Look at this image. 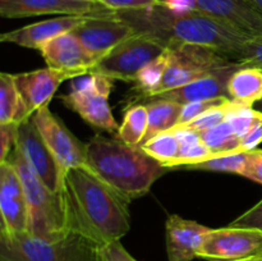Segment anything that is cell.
Segmentation results:
<instances>
[{"label":"cell","mask_w":262,"mask_h":261,"mask_svg":"<svg viewBox=\"0 0 262 261\" xmlns=\"http://www.w3.org/2000/svg\"><path fill=\"white\" fill-rule=\"evenodd\" d=\"M61 192L71 233L105 246L129 232L130 201L86 166L66 171Z\"/></svg>","instance_id":"6da1fadb"},{"label":"cell","mask_w":262,"mask_h":261,"mask_svg":"<svg viewBox=\"0 0 262 261\" xmlns=\"http://www.w3.org/2000/svg\"><path fill=\"white\" fill-rule=\"evenodd\" d=\"M115 14L136 33L150 36L164 46L173 42L207 46L225 54L232 61L243 42L251 38L199 10L173 12L155 5L143 9L118 10Z\"/></svg>","instance_id":"7a4b0ae2"},{"label":"cell","mask_w":262,"mask_h":261,"mask_svg":"<svg viewBox=\"0 0 262 261\" xmlns=\"http://www.w3.org/2000/svg\"><path fill=\"white\" fill-rule=\"evenodd\" d=\"M86 168L129 201L147 194L154 183L169 170L141 146L101 135L86 143Z\"/></svg>","instance_id":"3957f363"},{"label":"cell","mask_w":262,"mask_h":261,"mask_svg":"<svg viewBox=\"0 0 262 261\" xmlns=\"http://www.w3.org/2000/svg\"><path fill=\"white\" fill-rule=\"evenodd\" d=\"M17 169L25 187L28 209L27 234L43 241L63 240L71 234L63 192H54L33 174L14 147L7 159Z\"/></svg>","instance_id":"277c9868"},{"label":"cell","mask_w":262,"mask_h":261,"mask_svg":"<svg viewBox=\"0 0 262 261\" xmlns=\"http://www.w3.org/2000/svg\"><path fill=\"white\" fill-rule=\"evenodd\" d=\"M0 261H105L102 246L71 233L63 240L43 241L27 234L0 233Z\"/></svg>","instance_id":"5b68a950"},{"label":"cell","mask_w":262,"mask_h":261,"mask_svg":"<svg viewBox=\"0 0 262 261\" xmlns=\"http://www.w3.org/2000/svg\"><path fill=\"white\" fill-rule=\"evenodd\" d=\"M166 54H168L166 69L152 96L183 87L184 84L220 67L232 63V60L225 54L212 48L194 45V44H169L166 46Z\"/></svg>","instance_id":"8992f818"},{"label":"cell","mask_w":262,"mask_h":261,"mask_svg":"<svg viewBox=\"0 0 262 261\" xmlns=\"http://www.w3.org/2000/svg\"><path fill=\"white\" fill-rule=\"evenodd\" d=\"M72 90L60 97L64 106L77 113L86 123L107 132H118L119 125L112 113L109 99L113 79L89 73L72 79Z\"/></svg>","instance_id":"52a82bcc"},{"label":"cell","mask_w":262,"mask_h":261,"mask_svg":"<svg viewBox=\"0 0 262 261\" xmlns=\"http://www.w3.org/2000/svg\"><path fill=\"white\" fill-rule=\"evenodd\" d=\"M166 46L150 36L136 33L115 46L95 64L91 73L101 74L113 81L133 82L147 64L163 55Z\"/></svg>","instance_id":"ba28073f"},{"label":"cell","mask_w":262,"mask_h":261,"mask_svg":"<svg viewBox=\"0 0 262 261\" xmlns=\"http://www.w3.org/2000/svg\"><path fill=\"white\" fill-rule=\"evenodd\" d=\"M14 147L19 151L33 174L48 188L54 192H61L66 171L46 145L33 122L32 115L18 124Z\"/></svg>","instance_id":"9c48e42d"},{"label":"cell","mask_w":262,"mask_h":261,"mask_svg":"<svg viewBox=\"0 0 262 261\" xmlns=\"http://www.w3.org/2000/svg\"><path fill=\"white\" fill-rule=\"evenodd\" d=\"M262 256V232L247 228L210 229L197 257L207 261H242Z\"/></svg>","instance_id":"30bf717a"},{"label":"cell","mask_w":262,"mask_h":261,"mask_svg":"<svg viewBox=\"0 0 262 261\" xmlns=\"http://www.w3.org/2000/svg\"><path fill=\"white\" fill-rule=\"evenodd\" d=\"M32 119L64 171L86 166V145L49 110V106L36 112Z\"/></svg>","instance_id":"8fae6325"},{"label":"cell","mask_w":262,"mask_h":261,"mask_svg":"<svg viewBox=\"0 0 262 261\" xmlns=\"http://www.w3.org/2000/svg\"><path fill=\"white\" fill-rule=\"evenodd\" d=\"M72 32L83 44L96 63L115 46L136 35V31L118 18L115 12L110 15H90Z\"/></svg>","instance_id":"7c38bea8"},{"label":"cell","mask_w":262,"mask_h":261,"mask_svg":"<svg viewBox=\"0 0 262 261\" xmlns=\"http://www.w3.org/2000/svg\"><path fill=\"white\" fill-rule=\"evenodd\" d=\"M0 233L25 234L28 228V209L25 187L14 165L0 163Z\"/></svg>","instance_id":"4fadbf2b"},{"label":"cell","mask_w":262,"mask_h":261,"mask_svg":"<svg viewBox=\"0 0 262 261\" xmlns=\"http://www.w3.org/2000/svg\"><path fill=\"white\" fill-rule=\"evenodd\" d=\"M114 12L101 3L83 0H0V15L9 19L43 14L110 15Z\"/></svg>","instance_id":"5bb4252c"},{"label":"cell","mask_w":262,"mask_h":261,"mask_svg":"<svg viewBox=\"0 0 262 261\" xmlns=\"http://www.w3.org/2000/svg\"><path fill=\"white\" fill-rule=\"evenodd\" d=\"M196 10L248 36H262V12L250 0H196Z\"/></svg>","instance_id":"9a60e30c"},{"label":"cell","mask_w":262,"mask_h":261,"mask_svg":"<svg viewBox=\"0 0 262 261\" xmlns=\"http://www.w3.org/2000/svg\"><path fill=\"white\" fill-rule=\"evenodd\" d=\"M49 68L64 72L72 79L91 73L96 61L94 60L83 44L73 32H67L53 38L41 48Z\"/></svg>","instance_id":"2e32d148"},{"label":"cell","mask_w":262,"mask_h":261,"mask_svg":"<svg viewBox=\"0 0 262 261\" xmlns=\"http://www.w3.org/2000/svg\"><path fill=\"white\" fill-rule=\"evenodd\" d=\"M242 67V64L237 61L227 64L224 67L215 69L189 83L184 84L179 89L170 90V91L163 92V94L155 95L150 99H163L171 100V101L181 102V104H188L193 101H202V100H212L225 97L230 99L229 92H228V83H229L230 77L233 76L235 71Z\"/></svg>","instance_id":"e0dca14e"},{"label":"cell","mask_w":262,"mask_h":261,"mask_svg":"<svg viewBox=\"0 0 262 261\" xmlns=\"http://www.w3.org/2000/svg\"><path fill=\"white\" fill-rule=\"evenodd\" d=\"M67 79L72 77L49 67L14 74L15 84L30 115L49 106L59 86Z\"/></svg>","instance_id":"ac0fdd59"},{"label":"cell","mask_w":262,"mask_h":261,"mask_svg":"<svg viewBox=\"0 0 262 261\" xmlns=\"http://www.w3.org/2000/svg\"><path fill=\"white\" fill-rule=\"evenodd\" d=\"M210 229L194 220L170 215L165 223L168 261H193Z\"/></svg>","instance_id":"d6986e66"},{"label":"cell","mask_w":262,"mask_h":261,"mask_svg":"<svg viewBox=\"0 0 262 261\" xmlns=\"http://www.w3.org/2000/svg\"><path fill=\"white\" fill-rule=\"evenodd\" d=\"M90 15H61L53 19L41 20L14 31H9L0 36L2 42L15 44L33 50H41L46 42L53 38L72 32Z\"/></svg>","instance_id":"ffe728a7"},{"label":"cell","mask_w":262,"mask_h":261,"mask_svg":"<svg viewBox=\"0 0 262 261\" xmlns=\"http://www.w3.org/2000/svg\"><path fill=\"white\" fill-rule=\"evenodd\" d=\"M230 100L246 106H255L262 100V71L255 67H241L228 83Z\"/></svg>","instance_id":"44dd1931"},{"label":"cell","mask_w":262,"mask_h":261,"mask_svg":"<svg viewBox=\"0 0 262 261\" xmlns=\"http://www.w3.org/2000/svg\"><path fill=\"white\" fill-rule=\"evenodd\" d=\"M146 101H147L145 105L147 107L148 125L142 143L158 136L159 133L176 128L183 109V104L171 100L150 99Z\"/></svg>","instance_id":"7402d4cb"},{"label":"cell","mask_w":262,"mask_h":261,"mask_svg":"<svg viewBox=\"0 0 262 261\" xmlns=\"http://www.w3.org/2000/svg\"><path fill=\"white\" fill-rule=\"evenodd\" d=\"M30 117L15 84L14 74L0 73V124H20Z\"/></svg>","instance_id":"603a6c76"},{"label":"cell","mask_w":262,"mask_h":261,"mask_svg":"<svg viewBox=\"0 0 262 261\" xmlns=\"http://www.w3.org/2000/svg\"><path fill=\"white\" fill-rule=\"evenodd\" d=\"M170 130L176 132V135L178 136L181 150L176 160L169 165V169L177 168V166L194 165V164L207 161L214 158L210 148L202 142L199 132L183 129V128H173Z\"/></svg>","instance_id":"cb8c5ba5"},{"label":"cell","mask_w":262,"mask_h":261,"mask_svg":"<svg viewBox=\"0 0 262 261\" xmlns=\"http://www.w3.org/2000/svg\"><path fill=\"white\" fill-rule=\"evenodd\" d=\"M148 117L145 104H132L124 113L117 138L130 146H141L147 132Z\"/></svg>","instance_id":"d4e9b609"},{"label":"cell","mask_w":262,"mask_h":261,"mask_svg":"<svg viewBox=\"0 0 262 261\" xmlns=\"http://www.w3.org/2000/svg\"><path fill=\"white\" fill-rule=\"evenodd\" d=\"M199 133L201 136L202 142L210 148L214 158L239 153L241 138L233 130L228 120L220 123L216 127Z\"/></svg>","instance_id":"484cf974"},{"label":"cell","mask_w":262,"mask_h":261,"mask_svg":"<svg viewBox=\"0 0 262 261\" xmlns=\"http://www.w3.org/2000/svg\"><path fill=\"white\" fill-rule=\"evenodd\" d=\"M141 147L151 158L158 160L159 163H161L168 169L169 165L176 160V158L179 154V150H181L178 136L173 130H166V132L159 133L158 136L142 143Z\"/></svg>","instance_id":"4316f807"},{"label":"cell","mask_w":262,"mask_h":261,"mask_svg":"<svg viewBox=\"0 0 262 261\" xmlns=\"http://www.w3.org/2000/svg\"><path fill=\"white\" fill-rule=\"evenodd\" d=\"M248 151L246 153L232 154V155L215 156L207 161L194 164V165L184 166L189 170H206V171H220V173H232L241 176L247 160Z\"/></svg>","instance_id":"83f0119b"},{"label":"cell","mask_w":262,"mask_h":261,"mask_svg":"<svg viewBox=\"0 0 262 261\" xmlns=\"http://www.w3.org/2000/svg\"><path fill=\"white\" fill-rule=\"evenodd\" d=\"M234 105L235 102L233 101V100H228L224 104L217 105V106L207 110L206 113H204V114H201L200 117H197L196 119L191 120V122L186 123V124L178 125V127L176 128H183V129L204 132V130L216 127L220 123L225 122V120L228 119V117H229L232 109L234 107Z\"/></svg>","instance_id":"f1b7e54d"},{"label":"cell","mask_w":262,"mask_h":261,"mask_svg":"<svg viewBox=\"0 0 262 261\" xmlns=\"http://www.w3.org/2000/svg\"><path fill=\"white\" fill-rule=\"evenodd\" d=\"M233 61L247 67H255L262 71V36L246 40L233 56Z\"/></svg>","instance_id":"f546056e"},{"label":"cell","mask_w":262,"mask_h":261,"mask_svg":"<svg viewBox=\"0 0 262 261\" xmlns=\"http://www.w3.org/2000/svg\"><path fill=\"white\" fill-rule=\"evenodd\" d=\"M228 100L230 99L220 97V99L202 100V101H193V102H188V104H184L183 109H182L181 118H179L178 125L186 124V123L196 119L197 117H200L201 114L206 113L207 110L212 109V107L217 106V105L224 104V102H227ZM178 125H177V127H178Z\"/></svg>","instance_id":"4dcf8cb0"},{"label":"cell","mask_w":262,"mask_h":261,"mask_svg":"<svg viewBox=\"0 0 262 261\" xmlns=\"http://www.w3.org/2000/svg\"><path fill=\"white\" fill-rule=\"evenodd\" d=\"M233 228H247L262 232V200L229 224Z\"/></svg>","instance_id":"1f68e13d"},{"label":"cell","mask_w":262,"mask_h":261,"mask_svg":"<svg viewBox=\"0 0 262 261\" xmlns=\"http://www.w3.org/2000/svg\"><path fill=\"white\" fill-rule=\"evenodd\" d=\"M262 142V113L257 110L255 120L248 129V132L241 140L239 153L256 150L258 145Z\"/></svg>","instance_id":"d6a6232c"},{"label":"cell","mask_w":262,"mask_h":261,"mask_svg":"<svg viewBox=\"0 0 262 261\" xmlns=\"http://www.w3.org/2000/svg\"><path fill=\"white\" fill-rule=\"evenodd\" d=\"M18 124H0V163L5 161L15 146Z\"/></svg>","instance_id":"836d02e7"},{"label":"cell","mask_w":262,"mask_h":261,"mask_svg":"<svg viewBox=\"0 0 262 261\" xmlns=\"http://www.w3.org/2000/svg\"><path fill=\"white\" fill-rule=\"evenodd\" d=\"M242 177L262 184V150L248 151L247 160L243 166Z\"/></svg>","instance_id":"e575fe53"},{"label":"cell","mask_w":262,"mask_h":261,"mask_svg":"<svg viewBox=\"0 0 262 261\" xmlns=\"http://www.w3.org/2000/svg\"><path fill=\"white\" fill-rule=\"evenodd\" d=\"M100 3L115 12L143 9V8L161 5V0H100Z\"/></svg>","instance_id":"d590c367"},{"label":"cell","mask_w":262,"mask_h":261,"mask_svg":"<svg viewBox=\"0 0 262 261\" xmlns=\"http://www.w3.org/2000/svg\"><path fill=\"white\" fill-rule=\"evenodd\" d=\"M102 255L105 261H137L120 243V241L102 246Z\"/></svg>","instance_id":"8d00e7d4"},{"label":"cell","mask_w":262,"mask_h":261,"mask_svg":"<svg viewBox=\"0 0 262 261\" xmlns=\"http://www.w3.org/2000/svg\"><path fill=\"white\" fill-rule=\"evenodd\" d=\"M161 7L173 12H192L196 10V0H161Z\"/></svg>","instance_id":"74e56055"},{"label":"cell","mask_w":262,"mask_h":261,"mask_svg":"<svg viewBox=\"0 0 262 261\" xmlns=\"http://www.w3.org/2000/svg\"><path fill=\"white\" fill-rule=\"evenodd\" d=\"M250 2L252 3L260 12H262V0H250Z\"/></svg>","instance_id":"f35d334b"},{"label":"cell","mask_w":262,"mask_h":261,"mask_svg":"<svg viewBox=\"0 0 262 261\" xmlns=\"http://www.w3.org/2000/svg\"><path fill=\"white\" fill-rule=\"evenodd\" d=\"M253 107H255L256 110H258V112H261V113H262V100H260V101H258L257 104H256L255 106H253Z\"/></svg>","instance_id":"ab89813d"},{"label":"cell","mask_w":262,"mask_h":261,"mask_svg":"<svg viewBox=\"0 0 262 261\" xmlns=\"http://www.w3.org/2000/svg\"><path fill=\"white\" fill-rule=\"evenodd\" d=\"M242 261H262V256H260V257H253V258H248V260H242Z\"/></svg>","instance_id":"60d3db41"},{"label":"cell","mask_w":262,"mask_h":261,"mask_svg":"<svg viewBox=\"0 0 262 261\" xmlns=\"http://www.w3.org/2000/svg\"><path fill=\"white\" fill-rule=\"evenodd\" d=\"M83 2H92V3H100V0H83Z\"/></svg>","instance_id":"b9f144b4"}]
</instances>
